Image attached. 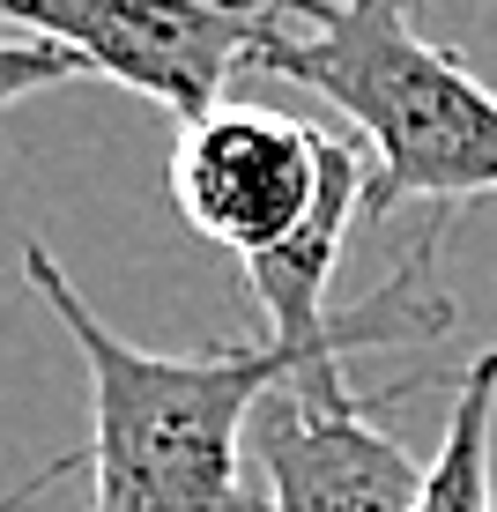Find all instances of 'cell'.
<instances>
[{
	"instance_id": "obj_1",
	"label": "cell",
	"mask_w": 497,
	"mask_h": 512,
	"mask_svg": "<svg viewBox=\"0 0 497 512\" xmlns=\"http://www.w3.org/2000/svg\"><path fill=\"white\" fill-rule=\"evenodd\" d=\"M253 75L327 97L371 149L364 223L401 201L460 208L497 193V97L446 45L416 38L408 0H260Z\"/></svg>"
},
{
	"instance_id": "obj_2",
	"label": "cell",
	"mask_w": 497,
	"mask_h": 512,
	"mask_svg": "<svg viewBox=\"0 0 497 512\" xmlns=\"http://www.w3.org/2000/svg\"><path fill=\"white\" fill-rule=\"evenodd\" d=\"M23 282L52 305L90 364V505L82 512H260L238 483L245 423L297 364L275 342L164 357L112 334L45 245H23Z\"/></svg>"
},
{
	"instance_id": "obj_3",
	"label": "cell",
	"mask_w": 497,
	"mask_h": 512,
	"mask_svg": "<svg viewBox=\"0 0 497 512\" xmlns=\"http://www.w3.org/2000/svg\"><path fill=\"white\" fill-rule=\"evenodd\" d=\"M260 0H0V23L82 52L90 75L127 82L179 127L223 104V82L260 38Z\"/></svg>"
},
{
	"instance_id": "obj_4",
	"label": "cell",
	"mask_w": 497,
	"mask_h": 512,
	"mask_svg": "<svg viewBox=\"0 0 497 512\" xmlns=\"http://www.w3.org/2000/svg\"><path fill=\"white\" fill-rule=\"evenodd\" d=\"M319 186H327V134L260 104H216L208 119L179 127L171 149L179 216L238 260L290 245L319 208Z\"/></svg>"
},
{
	"instance_id": "obj_5",
	"label": "cell",
	"mask_w": 497,
	"mask_h": 512,
	"mask_svg": "<svg viewBox=\"0 0 497 512\" xmlns=\"http://www.w3.org/2000/svg\"><path fill=\"white\" fill-rule=\"evenodd\" d=\"M386 394H349V401H305L275 386L253 416V453L268 468V505L260 512H416L423 505V468L379 431Z\"/></svg>"
},
{
	"instance_id": "obj_6",
	"label": "cell",
	"mask_w": 497,
	"mask_h": 512,
	"mask_svg": "<svg viewBox=\"0 0 497 512\" xmlns=\"http://www.w3.org/2000/svg\"><path fill=\"white\" fill-rule=\"evenodd\" d=\"M490 423H497V349L468 364L453 394V416L438 431V453L423 468V505L416 512H497L490 498Z\"/></svg>"
},
{
	"instance_id": "obj_7",
	"label": "cell",
	"mask_w": 497,
	"mask_h": 512,
	"mask_svg": "<svg viewBox=\"0 0 497 512\" xmlns=\"http://www.w3.org/2000/svg\"><path fill=\"white\" fill-rule=\"evenodd\" d=\"M52 82H90V60L60 52V45H38V38H0V112L52 90Z\"/></svg>"
},
{
	"instance_id": "obj_8",
	"label": "cell",
	"mask_w": 497,
	"mask_h": 512,
	"mask_svg": "<svg viewBox=\"0 0 497 512\" xmlns=\"http://www.w3.org/2000/svg\"><path fill=\"white\" fill-rule=\"evenodd\" d=\"M75 468H90V453H52V461L30 475V483H15L8 498H0V512H30V505H45V498H52V490H60Z\"/></svg>"
}]
</instances>
